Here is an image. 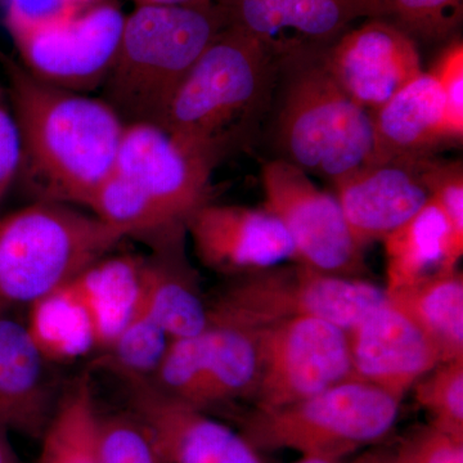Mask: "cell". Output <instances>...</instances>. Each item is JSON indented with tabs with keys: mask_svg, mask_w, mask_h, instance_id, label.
Here are the masks:
<instances>
[{
	"mask_svg": "<svg viewBox=\"0 0 463 463\" xmlns=\"http://www.w3.org/2000/svg\"><path fill=\"white\" fill-rule=\"evenodd\" d=\"M423 182L452 228L453 234L463 243V165L462 161L443 160L428 155L423 160Z\"/></svg>",
	"mask_w": 463,
	"mask_h": 463,
	"instance_id": "obj_31",
	"label": "cell"
},
{
	"mask_svg": "<svg viewBox=\"0 0 463 463\" xmlns=\"http://www.w3.org/2000/svg\"><path fill=\"white\" fill-rule=\"evenodd\" d=\"M7 426L0 421V463H18L16 453L8 438Z\"/></svg>",
	"mask_w": 463,
	"mask_h": 463,
	"instance_id": "obj_37",
	"label": "cell"
},
{
	"mask_svg": "<svg viewBox=\"0 0 463 463\" xmlns=\"http://www.w3.org/2000/svg\"><path fill=\"white\" fill-rule=\"evenodd\" d=\"M90 307L99 350L106 349L141 307L146 292V259L102 258L75 279Z\"/></svg>",
	"mask_w": 463,
	"mask_h": 463,
	"instance_id": "obj_22",
	"label": "cell"
},
{
	"mask_svg": "<svg viewBox=\"0 0 463 463\" xmlns=\"http://www.w3.org/2000/svg\"><path fill=\"white\" fill-rule=\"evenodd\" d=\"M386 18L412 38L446 41L462 21L463 0H383Z\"/></svg>",
	"mask_w": 463,
	"mask_h": 463,
	"instance_id": "obj_29",
	"label": "cell"
},
{
	"mask_svg": "<svg viewBox=\"0 0 463 463\" xmlns=\"http://www.w3.org/2000/svg\"><path fill=\"white\" fill-rule=\"evenodd\" d=\"M349 463H398L392 449L386 448H371L362 455L356 456Z\"/></svg>",
	"mask_w": 463,
	"mask_h": 463,
	"instance_id": "obj_36",
	"label": "cell"
},
{
	"mask_svg": "<svg viewBox=\"0 0 463 463\" xmlns=\"http://www.w3.org/2000/svg\"><path fill=\"white\" fill-rule=\"evenodd\" d=\"M377 163L405 155H435L449 145L440 88L421 72L379 109L371 111Z\"/></svg>",
	"mask_w": 463,
	"mask_h": 463,
	"instance_id": "obj_19",
	"label": "cell"
},
{
	"mask_svg": "<svg viewBox=\"0 0 463 463\" xmlns=\"http://www.w3.org/2000/svg\"><path fill=\"white\" fill-rule=\"evenodd\" d=\"M392 452L398 463H463V439L428 423L408 432Z\"/></svg>",
	"mask_w": 463,
	"mask_h": 463,
	"instance_id": "obj_33",
	"label": "cell"
},
{
	"mask_svg": "<svg viewBox=\"0 0 463 463\" xmlns=\"http://www.w3.org/2000/svg\"><path fill=\"white\" fill-rule=\"evenodd\" d=\"M29 307L27 330L50 364L75 361L99 350L96 323L75 279Z\"/></svg>",
	"mask_w": 463,
	"mask_h": 463,
	"instance_id": "obj_24",
	"label": "cell"
},
{
	"mask_svg": "<svg viewBox=\"0 0 463 463\" xmlns=\"http://www.w3.org/2000/svg\"><path fill=\"white\" fill-rule=\"evenodd\" d=\"M383 242L386 295L410 288L432 274L458 268L463 255V243L456 239L446 216L431 199Z\"/></svg>",
	"mask_w": 463,
	"mask_h": 463,
	"instance_id": "obj_20",
	"label": "cell"
},
{
	"mask_svg": "<svg viewBox=\"0 0 463 463\" xmlns=\"http://www.w3.org/2000/svg\"><path fill=\"white\" fill-rule=\"evenodd\" d=\"M130 412L147 428L170 463H264L240 432L203 410L163 394L148 381H127Z\"/></svg>",
	"mask_w": 463,
	"mask_h": 463,
	"instance_id": "obj_15",
	"label": "cell"
},
{
	"mask_svg": "<svg viewBox=\"0 0 463 463\" xmlns=\"http://www.w3.org/2000/svg\"><path fill=\"white\" fill-rule=\"evenodd\" d=\"M228 26L223 8L136 5L125 14L102 99L125 125H161L179 85Z\"/></svg>",
	"mask_w": 463,
	"mask_h": 463,
	"instance_id": "obj_3",
	"label": "cell"
},
{
	"mask_svg": "<svg viewBox=\"0 0 463 463\" xmlns=\"http://www.w3.org/2000/svg\"><path fill=\"white\" fill-rule=\"evenodd\" d=\"M260 178L264 209L288 232L297 263L337 276L364 277L365 250L353 237L334 194L279 158L265 161Z\"/></svg>",
	"mask_w": 463,
	"mask_h": 463,
	"instance_id": "obj_11",
	"label": "cell"
},
{
	"mask_svg": "<svg viewBox=\"0 0 463 463\" xmlns=\"http://www.w3.org/2000/svg\"><path fill=\"white\" fill-rule=\"evenodd\" d=\"M8 94L0 87V203L20 173L23 147Z\"/></svg>",
	"mask_w": 463,
	"mask_h": 463,
	"instance_id": "obj_34",
	"label": "cell"
},
{
	"mask_svg": "<svg viewBox=\"0 0 463 463\" xmlns=\"http://www.w3.org/2000/svg\"><path fill=\"white\" fill-rule=\"evenodd\" d=\"M254 332L260 364L251 398L257 410L295 403L354 377L347 331L340 326L297 318Z\"/></svg>",
	"mask_w": 463,
	"mask_h": 463,
	"instance_id": "obj_10",
	"label": "cell"
},
{
	"mask_svg": "<svg viewBox=\"0 0 463 463\" xmlns=\"http://www.w3.org/2000/svg\"><path fill=\"white\" fill-rule=\"evenodd\" d=\"M212 173L160 125L129 124L88 207L128 236L185 231L188 218L209 203Z\"/></svg>",
	"mask_w": 463,
	"mask_h": 463,
	"instance_id": "obj_4",
	"label": "cell"
},
{
	"mask_svg": "<svg viewBox=\"0 0 463 463\" xmlns=\"http://www.w3.org/2000/svg\"><path fill=\"white\" fill-rule=\"evenodd\" d=\"M128 236L54 201L0 219V309L30 306L71 282Z\"/></svg>",
	"mask_w": 463,
	"mask_h": 463,
	"instance_id": "obj_6",
	"label": "cell"
},
{
	"mask_svg": "<svg viewBox=\"0 0 463 463\" xmlns=\"http://www.w3.org/2000/svg\"><path fill=\"white\" fill-rule=\"evenodd\" d=\"M124 21L115 2L90 0L48 23L5 24L30 74L54 87L84 93L102 87Z\"/></svg>",
	"mask_w": 463,
	"mask_h": 463,
	"instance_id": "obj_9",
	"label": "cell"
},
{
	"mask_svg": "<svg viewBox=\"0 0 463 463\" xmlns=\"http://www.w3.org/2000/svg\"><path fill=\"white\" fill-rule=\"evenodd\" d=\"M201 336L206 408L234 399H251L260 368L255 332L209 323Z\"/></svg>",
	"mask_w": 463,
	"mask_h": 463,
	"instance_id": "obj_25",
	"label": "cell"
},
{
	"mask_svg": "<svg viewBox=\"0 0 463 463\" xmlns=\"http://www.w3.org/2000/svg\"><path fill=\"white\" fill-rule=\"evenodd\" d=\"M0 63L20 130V173L42 200L88 207L127 125L102 99L44 83L3 52Z\"/></svg>",
	"mask_w": 463,
	"mask_h": 463,
	"instance_id": "obj_1",
	"label": "cell"
},
{
	"mask_svg": "<svg viewBox=\"0 0 463 463\" xmlns=\"http://www.w3.org/2000/svg\"><path fill=\"white\" fill-rule=\"evenodd\" d=\"M184 234L158 236L166 251L146 259L145 307L172 340L194 336L209 326V304L201 298L194 277L181 260Z\"/></svg>",
	"mask_w": 463,
	"mask_h": 463,
	"instance_id": "obj_21",
	"label": "cell"
},
{
	"mask_svg": "<svg viewBox=\"0 0 463 463\" xmlns=\"http://www.w3.org/2000/svg\"><path fill=\"white\" fill-rule=\"evenodd\" d=\"M26 325L0 309V421L41 439L57 402L48 365Z\"/></svg>",
	"mask_w": 463,
	"mask_h": 463,
	"instance_id": "obj_18",
	"label": "cell"
},
{
	"mask_svg": "<svg viewBox=\"0 0 463 463\" xmlns=\"http://www.w3.org/2000/svg\"><path fill=\"white\" fill-rule=\"evenodd\" d=\"M136 5H190V7L223 8L227 11L230 0H133Z\"/></svg>",
	"mask_w": 463,
	"mask_h": 463,
	"instance_id": "obj_35",
	"label": "cell"
},
{
	"mask_svg": "<svg viewBox=\"0 0 463 463\" xmlns=\"http://www.w3.org/2000/svg\"><path fill=\"white\" fill-rule=\"evenodd\" d=\"M279 79V65L263 45L230 25L179 85L160 127L214 170L257 139Z\"/></svg>",
	"mask_w": 463,
	"mask_h": 463,
	"instance_id": "obj_2",
	"label": "cell"
},
{
	"mask_svg": "<svg viewBox=\"0 0 463 463\" xmlns=\"http://www.w3.org/2000/svg\"><path fill=\"white\" fill-rule=\"evenodd\" d=\"M347 340L354 377L402 402L440 364L428 337L389 300L347 330Z\"/></svg>",
	"mask_w": 463,
	"mask_h": 463,
	"instance_id": "obj_17",
	"label": "cell"
},
{
	"mask_svg": "<svg viewBox=\"0 0 463 463\" xmlns=\"http://www.w3.org/2000/svg\"><path fill=\"white\" fill-rule=\"evenodd\" d=\"M99 416L90 377H80L58 399L36 463H103Z\"/></svg>",
	"mask_w": 463,
	"mask_h": 463,
	"instance_id": "obj_26",
	"label": "cell"
},
{
	"mask_svg": "<svg viewBox=\"0 0 463 463\" xmlns=\"http://www.w3.org/2000/svg\"><path fill=\"white\" fill-rule=\"evenodd\" d=\"M292 463H345L340 459L327 458V457L301 456L300 459Z\"/></svg>",
	"mask_w": 463,
	"mask_h": 463,
	"instance_id": "obj_38",
	"label": "cell"
},
{
	"mask_svg": "<svg viewBox=\"0 0 463 463\" xmlns=\"http://www.w3.org/2000/svg\"><path fill=\"white\" fill-rule=\"evenodd\" d=\"M428 337L440 364L463 358V274L458 268L443 270L388 295Z\"/></svg>",
	"mask_w": 463,
	"mask_h": 463,
	"instance_id": "obj_23",
	"label": "cell"
},
{
	"mask_svg": "<svg viewBox=\"0 0 463 463\" xmlns=\"http://www.w3.org/2000/svg\"><path fill=\"white\" fill-rule=\"evenodd\" d=\"M103 463H170L136 414L99 416Z\"/></svg>",
	"mask_w": 463,
	"mask_h": 463,
	"instance_id": "obj_30",
	"label": "cell"
},
{
	"mask_svg": "<svg viewBox=\"0 0 463 463\" xmlns=\"http://www.w3.org/2000/svg\"><path fill=\"white\" fill-rule=\"evenodd\" d=\"M146 294V292H145ZM169 335L145 307H141L120 334L103 349V365L124 381L151 380L169 346Z\"/></svg>",
	"mask_w": 463,
	"mask_h": 463,
	"instance_id": "obj_27",
	"label": "cell"
},
{
	"mask_svg": "<svg viewBox=\"0 0 463 463\" xmlns=\"http://www.w3.org/2000/svg\"><path fill=\"white\" fill-rule=\"evenodd\" d=\"M386 300L385 288L364 279L291 261L240 276L209 304V323L257 331L288 319L318 318L347 331Z\"/></svg>",
	"mask_w": 463,
	"mask_h": 463,
	"instance_id": "obj_8",
	"label": "cell"
},
{
	"mask_svg": "<svg viewBox=\"0 0 463 463\" xmlns=\"http://www.w3.org/2000/svg\"><path fill=\"white\" fill-rule=\"evenodd\" d=\"M412 390L429 425L463 439V358L439 364Z\"/></svg>",
	"mask_w": 463,
	"mask_h": 463,
	"instance_id": "obj_28",
	"label": "cell"
},
{
	"mask_svg": "<svg viewBox=\"0 0 463 463\" xmlns=\"http://www.w3.org/2000/svg\"><path fill=\"white\" fill-rule=\"evenodd\" d=\"M227 12L279 67L322 57L356 21L386 18L383 0H230Z\"/></svg>",
	"mask_w": 463,
	"mask_h": 463,
	"instance_id": "obj_12",
	"label": "cell"
},
{
	"mask_svg": "<svg viewBox=\"0 0 463 463\" xmlns=\"http://www.w3.org/2000/svg\"><path fill=\"white\" fill-rule=\"evenodd\" d=\"M402 401L350 377L295 403L257 410L243 421V435L261 450L289 449L301 456L346 457L379 443L394 429Z\"/></svg>",
	"mask_w": 463,
	"mask_h": 463,
	"instance_id": "obj_7",
	"label": "cell"
},
{
	"mask_svg": "<svg viewBox=\"0 0 463 463\" xmlns=\"http://www.w3.org/2000/svg\"><path fill=\"white\" fill-rule=\"evenodd\" d=\"M185 233L203 264L218 273L240 277L297 261L288 232L264 207L206 203L188 218Z\"/></svg>",
	"mask_w": 463,
	"mask_h": 463,
	"instance_id": "obj_14",
	"label": "cell"
},
{
	"mask_svg": "<svg viewBox=\"0 0 463 463\" xmlns=\"http://www.w3.org/2000/svg\"><path fill=\"white\" fill-rule=\"evenodd\" d=\"M273 108L274 158L332 185L377 163L371 112L341 90L322 57L279 67Z\"/></svg>",
	"mask_w": 463,
	"mask_h": 463,
	"instance_id": "obj_5",
	"label": "cell"
},
{
	"mask_svg": "<svg viewBox=\"0 0 463 463\" xmlns=\"http://www.w3.org/2000/svg\"><path fill=\"white\" fill-rule=\"evenodd\" d=\"M430 74L440 88L444 99L446 125L450 142L463 138V44L450 43L432 66Z\"/></svg>",
	"mask_w": 463,
	"mask_h": 463,
	"instance_id": "obj_32",
	"label": "cell"
},
{
	"mask_svg": "<svg viewBox=\"0 0 463 463\" xmlns=\"http://www.w3.org/2000/svg\"><path fill=\"white\" fill-rule=\"evenodd\" d=\"M322 62L354 102L374 111L422 72L414 38L388 18H371L347 30Z\"/></svg>",
	"mask_w": 463,
	"mask_h": 463,
	"instance_id": "obj_13",
	"label": "cell"
},
{
	"mask_svg": "<svg viewBox=\"0 0 463 463\" xmlns=\"http://www.w3.org/2000/svg\"><path fill=\"white\" fill-rule=\"evenodd\" d=\"M426 156L386 158L332 185L347 227L361 248L383 242L430 201L422 176Z\"/></svg>",
	"mask_w": 463,
	"mask_h": 463,
	"instance_id": "obj_16",
	"label": "cell"
}]
</instances>
